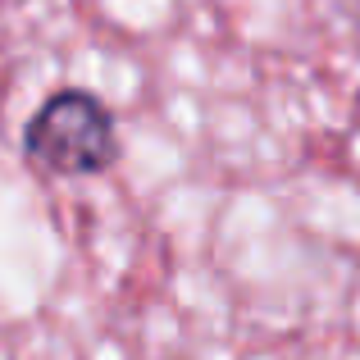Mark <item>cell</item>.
<instances>
[{"label": "cell", "instance_id": "cell-1", "mask_svg": "<svg viewBox=\"0 0 360 360\" xmlns=\"http://www.w3.org/2000/svg\"><path fill=\"white\" fill-rule=\"evenodd\" d=\"M23 155L55 178H101L119 160L110 105L87 87H64L41 101L23 128Z\"/></svg>", "mask_w": 360, "mask_h": 360}]
</instances>
